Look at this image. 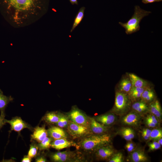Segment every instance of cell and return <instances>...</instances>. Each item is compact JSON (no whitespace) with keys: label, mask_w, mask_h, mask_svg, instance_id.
Returning <instances> with one entry per match:
<instances>
[{"label":"cell","mask_w":162,"mask_h":162,"mask_svg":"<svg viewBox=\"0 0 162 162\" xmlns=\"http://www.w3.org/2000/svg\"><path fill=\"white\" fill-rule=\"evenodd\" d=\"M48 0H0L10 24L15 28L27 26L44 14Z\"/></svg>","instance_id":"6da1fadb"},{"label":"cell","mask_w":162,"mask_h":162,"mask_svg":"<svg viewBox=\"0 0 162 162\" xmlns=\"http://www.w3.org/2000/svg\"><path fill=\"white\" fill-rule=\"evenodd\" d=\"M111 136L108 134L97 135L91 134L81 138L78 144L83 149L94 152L99 147L111 143Z\"/></svg>","instance_id":"7a4b0ae2"},{"label":"cell","mask_w":162,"mask_h":162,"mask_svg":"<svg viewBox=\"0 0 162 162\" xmlns=\"http://www.w3.org/2000/svg\"><path fill=\"white\" fill-rule=\"evenodd\" d=\"M151 12L136 5L134 8V13L131 17L126 22H119L118 23L125 29L127 34H131L140 30V21L144 17L148 16Z\"/></svg>","instance_id":"3957f363"},{"label":"cell","mask_w":162,"mask_h":162,"mask_svg":"<svg viewBox=\"0 0 162 162\" xmlns=\"http://www.w3.org/2000/svg\"><path fill=\"white\" fill-rule=\"evenodd\" d=\"M131 103L127 94L115 91L114 105L110 112L121 116L130 110Z\"/></svg>","instance_id":"277c9868"},{"label":"cell","mask_w":162,"mask_h":162,"mask_svg":"<svg viewBox=\"0 0 162 162\" xmlns=\"http://www.w3.org/2000/svg\"><path fill=\"white\" fill-rule=\"evenodd\" d=\"M120 117V122L122 124L137 129L140 127L144 116L130 110L126 114Z\"/></svg>","instance_id":"5b68a950"},{"label":"cell","mask_w":162,"mask_h":162,"mask_svg":"<svg viewBox=\"0 0 162 162\" xmlns=\"http://www.w3.org/2000/svg\"><path fill=\"white\" fill-rule=\"evenodd\" d=\"M66 128L68 133L74 139L82 138L88 135L93 134L89 128L75 123L69 120Z\"/></svg>","instance_id":"8992f818"},{"label":"cell","mask_w":162,"mask_h":162,"mask_svg":"<svg viewBox=\"0 0 162 162\" xmlns=\"http://www.w3.org/2000/svg\"><path fill=\"white\" fill-rule=\"evenodd\" d=\"M67 116L70 121L89 128V117L77 107H73Z\"/></svg>","instance_id":"52a82bcc"},{"label":"cell","mask_w":162,"mask_h":162,"mask_svg":"<svg viewBox=\"0 0 162 162\" xmlns=\"http://www.w3.org/2000/svg\"><path fill=\"white\" fill-rule=\"evenodd\" d=\"M117 151L110 143L99 147L94 152L98 159L107 161Z\"/></svg>","instance_id":"ba28073f"},{"label":"cell","mask_w":162,"mask_h":162,"mask_svg":"<svg viewBox=\"0 0 162 162\" xmlns=\"http://www.w3.org/2000/svg\"><path fill=\"white\" fill-rule=\"evenodd\" d=\"M76 156V154L74 152L65 151L54 153L51 155L50 157L54 162H72L78 160Z\"/></svg>","instance_id":"9c48e42d"},{"label":"cell","mask_w":162,"mask_h":162,"mask_svg":"<svg viewBox=\"0 0 162 162\" xmlns=\"http://www.w3.org/2000/svg\"><path fill=\"white\" fill-rule=\"evenodd\" d=\"M128 158L129 161L131 162H146L149 161V157L144 149L141 147L137 146L130 153Z\"/></svg>","instance_id":"30bf717a"},{"label":"cell","mask_w":162,"mask_h":162,"mask_svg":"<svg viewBox=\"0 0 162 162\" xmlns=\"http://www.w3.org/2000/svg\"><path fill=\"white\" fill-rule=\"evenodd\" d=\"M6 123L9 124L10 126L11 129L17 132H20L25 128L32 130V127L23 121L21 118L15 117L10 120L4 119Z\"/></svg>","instance_id":"8fae6325"},{"label":"cell","mask_w":162,"mask_h":162,"mask_svg":"<svg viewBox=\"0 0 162 162\" xmlns=\"http://www.w3.org/2000/svg\"><path fill=\"white\" fill-rule=\"evenodd\" d=\"M98 122L106 126L111 127L117 120V116L110 112L94 117Z\"/></svg>","instance_id":"7c38bea8"},{"label":"cell","mask_w":162,"mask_h":162,"mask_svg":"<svg viewBox=\"0 0 162 162\" xmlns=\"http://www.w3.org/2000/svg\"><path fill=\"white\" fill-rule=\"evenodd\" d=\"M132 86L130 79L126 73L122 75L115 87V91L128 94Z\"/></svg>","instance_id":"4fadbf2b"},{"label":"cell","mask_w":162,"mask_h":162,"mask_svg":"<svg viewBox=\"0 0 162 162\" xmlns=\"http://www.w3.org/2000/svg\"><path fill=\"white\" fill-rule=\"evenodd\" d=\"M110 128L98 122L94 117H89V128L93 134L101 135L108 134Z\"/></svg>","instance_id":"5bb4252c"},{"label":"cell","mask_w":162,"mask_h":162,"mask_svg":"<svg viewBox=\"0 0 162 162\" xmlns=\"http://www.w3.org/2000/svg\"><path fill=\"white\" fill-rule=\"evenodd\" d=\"M133 87L141 88H148L154 87L151 82L139 77L132 73L127 72Z\"/></svg>","instance_id":"9a60e30c"},{"label":"cell","mask_w":162,"mask_h":162,"mask_svg":"<svg viewBox=\"0 0 162 162\" xmlns=\"http://www.w3.org/2000/svg\"><path fill=\"white\" fill-rule=\"evenodd\" d=\"M75 147L77 148L79 146L77 144L67 138H61L53 140L51 143L50 147L57 150H60L70 147Z\"/></svg>","instance_id":"2e32d148"},{"label":"cell","mask_w":162,"mask_h":162,"mask_svg":"<svg viewBox=\"0 0 162 162\" xmlns=\"http://www.w3.org/2000/svg\"><path fill=\"white\" fill-rule=\"evenodd\" d=\"M148 109L149 113L155 116L161 123L162 121V109L157 98L148 104Z\"/></svg>","instance_id":"e0dca14e"},{"label":"cell","mask_w":162,"mask_h":162,"mask_svg":"<svg viewBox=\"0 0 162 162\" xmlns=\"http://www.w3.org/2000/svg\"><path fill=\"white\" fill-rule=\"evenodd\" d=\"M48 135L53 140L61 138H68L67 133L62 128L58 126H52L47 130Z\"/></svg>","instance_id":"ac0fdd59"},{"label":"cell","mask_w":162,"mask_h":162,"mask_svg":"<svg viewBox=\"0 0 162 162\" xmlns=\"http://www.w3.org/2000/svg\"><path fill=\"white\" fill-rule=\"evenodd\" d=\"M130 110L144 116L149 113L148 104L140 100L132 103Z\"/></svg>","instance_id":"d6986e66"},{"label":"cell","mask_w":162,"mask_h":162,"mask_svg":"<svg viewBox=\"0 0 162 162\" xmlns=\"http://www.w3.org/2000/svg\"><path fill=\"white\" fill-rule=\"evenodd\" d=\"M48 136L47 130L44 127L37 126L34 128L31 137L32 139L40 143Z\"/></svg>","instance_id":"ffe728a7"},{"label":"cell","mask_w":162,"mask_h":162,"mask_svg":"<svg viewBox=\"0 0 162 162\" xmlns=\"http://www.w3.org/2000/svg\"><path fill=\"white\" fill-rule=\"evenodd\" d=\"M117 134L127 141L132 140L135 136L134 129L129 126L122 127L118 130Z\"/></svg>","instance_id":"44dd1931"},{"label":"cell","mask_w":162,"mask_h":162,"mask_svg":"<svg viewBox=\"0 0 162 162\" xmlns=\"http://www.w3.org/2000/svg\"><path fill=\"white\" fill-rule=\"evenodd\" d=\"M157 98L156 92L154 87L146 88L143 92L141 99L148 104Z\"/></svg>","instance_id":"7402d4cb"},{"label":"cell","mask_w":162,"mask_h":162,"mask_svg":"<svg viewBox=\"0 0 162 162\" xmlns=\"http://www.w3.org/2000/svg\"><path fill=\"white\" fill-rule=\"evenodd\" d=\"M146 88L132 87L128 94V96L132 103L140 100L142 94Z\"/></svg>","instance_id":"603a6c76"},{"label":"cell","mask_w":162,"mask_h":162,"mask_svg":"<svg viewBox=\"0 0 162 162\" xmlns=\"http://www.w3.org/2000/svg\"><path fill=\"white\" fill-rule=\"evenodd\" d=\"M59 118V112H50L46 113L43 118L44 120L46 123L52 124H56Z\"/></svg>","instance_id":"cb8c5ba5"},{"label":"cell","mask_w":162,"mask_h":162,"mask_svg":"<svg viewBox=\"0 0 162 162\" xmlns=\"http://www.w3.org/2000/svg\"><path fill=\"white\" fill-rule=\"evenodd\" d=\"M13 100L11 96H6L4 94L2 91L0 89V111L4 112L8 104Z\"/></svg>","instance_id":"d4e9b609"},{"label":"cell","mask_w":162,"mask_h":162,"mask_svg":"<svg viewBox=\"0 0 162 162\" xmlns=\"http://www.w3.org/2000/svg\"><path fill=\"white\" fill-rule=\"evenodd\" d=\"M85 8L82 7L80 8L76 16L72 27L70 30V32H72L75 28L80 23L84 16V12Z\"/></svg>","instance_id":"484cf974"},{"label":"cell","mask_w":162,"mask_h":162,"mask_svg":"<svg viewBox=\"0 0 162 162\" xmlns=\"http://www.w3.org/2000/svg\"><path fill=\"white\" fill-rule=\"evenodd\" d=\"M162 138V129L160 127L152 128L150 136L149 141H157Z\"/></svg>","instance_id":"4316f807"},{"label":"cell","mask_w":162,"mask_h":162,"mask_svg":"<svg viewBox=\"0 0 162 162\" xmlns=\"http://www.w3.org/2000/svg\"><path fill=\"white\" fill-rule=\"evenodd\" d=\"M69 119L67 115L59 112V119L56 124L61 128H66L67 126Z\"/></svg>","instance_id":"83f0119b"},{"label":"cell","mask_w":162,"mask_h":162,"mask_svg":"<svg viewBox=\"0 0 162 162\" xmlns=\"http://www.w3.org/2000/svg\"><path fill=\"white\" fill-rule=\"evenodd\" d=\"M53 140L50 137L47 136L38 145L40 150H47L50 147V144Z\"/></svg>","instance_id":"f1b7e54d"},{"label":"cell","mask_w":162,"mask_h":162,"mask_svg":"<svg viewBox=\"0 0 162 162\" xmlns=\"http://www.w3.org/2000/svg\"><path fill=\"white\" fill-rule=\"evenodd\" d=\"M108 162H123L124 161V158L123 154L120 152H116L109 159Z\"/></svg>","instance_id":"f546056e"},{"label":"cell","mask_w":162,"mask_h":162,"mask_svg":"<svg viewBox=\"0 0 162 162\" xmlns=\"http://www.w3.org/2000/svg\"><path fill=\"white\" fill-rule=\"evenodd\" d=\"M152 129V128L147 127L143 128L140 131L141 136L143 140L147 142L149 141L150 134Z\"/></svg>","instance_id":"4dcf8cb0"},{"label":"cell","mask_w":162,"mask_h":162,"mask_svg":"<svg viewBox=\"0 0 162 162\" xmlns=\"http://www.w3.org/2000/svg\"><path fill=\"white\" fill-rule=\"evenodd\" d=\"M38 149V146L34 143H32L30 145L27 155L31 158L35 157L37 155Z\"/></svg>","instance_id":"1f68e13d"},{"label":"cell","mask_w":162,"mask_h":162,"mask_svg":"<svg viewBox=\"0 0 162 162\" xmlns=\"http://www.w3.org/2000/svg\"><path fill=\"white\" fill-rule=\"evenodd\" d=\"M152 141L151 142H148V152L154 151L160 148L161 146L157 141Z\"/></svg>","instance_id":"d6a6232c"},{"label":"cell","mask_w":162,"mask_h":162,"mask_svg":"<svg viewBox=\"0 0 162 162\" xmlns=\"http://www.w3.org/2000/svg\"><path fill=\"white\" fill-rule=\"evenodd\" d=\"M136 143L132 140L128 141L124 146L127 151L130 153L133 151L137 147Z\"/></svg>","instance_id":"836d02e7"},{"label":"cell","mask_w":162,"mask_h":162,"mask_svg":"<svg viewBox=\"0 0 162 162\" xmlns=\"http://www.w3.org/2000/svg\"><path fill=\"white\" fill-rule=\"evenodd\" d=\"M143 119V122L147 127L153 128H154L160 127L153 122L146 116L145 117H144Z\"/></svg>","instance_id":"e575fe53"},{"label":"cell","mask_w":162,"mask_h":162,"mask_svg":"<svg viewBox=\"0 0 162 162\" xmlns=\"http://www.w3.org/2000/svg\"><path fill=\"white\" fill-rule=\"evenodd\" d=\"M146 116L152 120L153 122L160 126V123L156 117L153 115L148 113L146 115Z\"/></svg>","instance_id":"d590c367"},{"label":"cell","mask_w":162,"mask_h":162,"mask_svg":"<svg viewBox=\"0 0 162 162\" xmlns=\"http://www.w3.org/2000/svg\"><path fill=\"white\" fill-rule=\"evenodd\" d=\"M5 114L4 112H1L0 115V129L5 124L4 122Z\"/></svg>","instance_id":"8d00e7d4"},{"label":"cell","mask_w":162,"mask_h":162,"mask_svg":"<svg viewBox=\"0 0 162 162\" xmlns=\"http://www.w3.org/2000/svg\"><path fill=\"white\" fill-rule=\"evenodd\" d=\"M47 160L46 158L43 156L38 157L35 159L36 162H46Z\"/></svg>","instance_id":"74e56055"},{"label":"cell","mask_w":162,"mask_h":162,"mask_svg":"<svg viewBox=\"0 0 162 162\" xmlns=\"http://www.w3.org/2000/svg\"><path fill=\"white\" fill-rule=\"evenodd\" d=\"M162 1V0H142V2L145 4H147L155 2H161Z\"/></svg>","instance_id":"f35d334b"},{"label":"cell","mask_w":162,"mask_h":162,"mask_svg":"<svg viewBox=\"0 0 162 162\" xmlns=\"http://www.w3.org/2000/svg\"><path fill=\"white\" fill-rule=\"evenodd\" d=\"M32 158L29 157L28 155L24 156L21 160L22 162H30L31 161Z\"/></svg>","instance_id":"ab89813d"},{"label":"cell","mask_w":162,"mask_h":162,"mask_svg":"<svg viewBox=\"0 0 162 162\" xmlns=\"http://www.w3.org/2000/svg\"><path fill=\"white\" fill-rule=\"evenodd\" d=\"M70 3L72 4H77V0H69Z\"/></svg>","instance_id":"60d3db41"},{"label":"cell","mask_w":162,"mask_h":162,"mask_svg":"<svg viewBox=\"0 0 162 162\" xmlns=\"http://www.w3.org/2000/svg\"><path fill=\"white\" fill-rule=\"evenodd\" d=\"M158 142L161 146L162 145V138L159 139L157 140Z\"/></svg>","instance_id":"b9f144b4"}]
</instances>
